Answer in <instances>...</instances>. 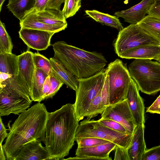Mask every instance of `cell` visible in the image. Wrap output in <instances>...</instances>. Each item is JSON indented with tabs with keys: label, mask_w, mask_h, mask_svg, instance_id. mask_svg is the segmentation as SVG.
Returning <instances> with one entry per match:
<instances>
[{
	"label": "cell",
	"mask_w": 160,
	"mask_h": 160,
	"mask_svg": "<svg viewBox=\"0 0 160 160\" xmlns=\"http://www.w3.org/2000/svg\"><path fill=\"white\" fill-rule=\"evenodd\" d=\"M5 0H0V11L1 10V9L2 5Z\"/></svg>",
	"instance_id": "44"
},
{
	"label": "cell",
	"mask_w": 160,
	"mask_h": 160,
	"mask_svg": "<svg viewBox=\"0 0 160 160\" xmlns=\"http://www.w3.org/2000/svg\"><path fill=\"white\" fill-rule=\"evenodd\" d=\"M0 160H6V157L5 154L4 152L3 149L2 144H0Z\"/></svg>",
	"instance_id": "43"
},
{
	"label": "cell",
	"mask_w": 160,
	"mask_h": 160,
	"mask_svg": "<svg viewBox=\"0 0 160 160\" xmlns=\"http://www.w3.org/2000/svg\"><path fill=\"white\" fill-rule=\"evenodd\" d=\"M128 69L142 92L151 95L160 91L159 62L149 59H135Z\"/></svg>",
	"instance_id": "4"
},
{
	"label": "cell",
	"mask_w": 160,
	"mask_h": 160,
	"mask_svg": "<svg viewBox=\"0 0 160 160\" xmlns=\"http://www.w3.org/2000/svg\"><path fill=\"white\" fill-rule=\"evenodd\" d=\"M49 59L52 71L64 84L76 92L78 89V84L77 78L55 57L51 58Z\"/></svg>",
	"instance_id": "19"
},
{
	"label": "cell",
	"mask_w": 160,
	"mask_h": 160,
	"mask_svg": "<svg viewBox=\"0 0 160 160\" xmlns=\"http://www.w3.org/2000/svg\"><path fill=\"white\" fill-rule=\"evenodd\" d=\"M98 120L102 124L112 129L122 133H129L123 125L115 121L102 118Z\"/></svg>",
	"instance_id": "33"
},
{
	"label": "cell",
	"mask_w": 160,
	"mask_h": 160,
	"mask_svg": "<svg viewBox=\"0 0 160 160\" xmlns=\"http://www.w3.org/2000/svg\"><path fill=\"white\" fill-rule=\"evenodd\" d=\"M65 0H48L46 8L60 10L62 4Z\"/></svg>",
	"instance_id": "41"
},
{
	"label": "cell",
	"mask_w": 160,
	"mask_h": 160,
	"mask_svg": "<svg viewBox=\"0 0 160 160\" xmlns=\"http://www.w3.org/2000/svg\"><path fill=\"white\" fill-rule=\"evenodd\" d=\"M19 38L29 48L37 50H46L51 45V39L54 32L21 28Z\"/></svg>",
	"instance_id": "11"
},
{
	"label": "cell",
	"mask_w": 160,
	"mask_h": 160,
	"mask_svg": "<svg viewBox=\"0 0 160 160\" xmlns=\"http://www.w3.org/2000/svg\"><path fill=\"white\" fill-rule=\"evenodd\" d=\"M19 24L21 28H25L38 30L58 32L64 30L67 25L56 26L49 25L39 21L37 18L35 13L32 12L21 21Z\"/></svg>",
	"instance_id": "20"
},
{
	"label": "cell",
	"mask_w": 160,
	"mask_h": 160,
	"mask_svg": "<svg viewBox=\"0 0 160 160\" xmlns=\"http://www.w3.org/2000/svg\"><path fill=\"white\" fill-rule=\"evenodd\" d=\"M79 122L74 104L67 103L49 112L44 143L52 160H62L68 155L74 144Z\"/></svg>",
	"instance_id": "2"
},
{
	"label": "cell",
	"mask_w": 160,
	"mask_h": 160,
	"mask_svg": "<svg viewBox=\"0 0 160 160\" xmlns=\"http://www.w3.org/2000/svg\"><path fill=\"white\" fill-rule=\"evenodd\" d=\"M85 12L87 15L96 21L102 24L114 28L119 31L124 28L119 21L118 17L116 16H112L95 10H86Z\"/></svg>",
	"instance_id": "23"
},
{
	"label": "cell",
	"mask_w": 160,
	"mask_h": 160,
	"mask_svg": "<svg viewBox=\"0 0 160 160\" xmlns=\"http://www.w3.org/2000/svg\"><path fill=\"white\" fill-rule=\"evenodd\" d=\"M48 76L39 68H36L30 95L32 101L40 102L42 101V89L44 82Z\"/></svg>",
	"instance_id": "25"
},
{
	"label": "cell",
	"mask_w": 160,
	"mask_h": 160,
	"mask_svg": "<svg viewBox=\"0 0 160 160\" xmlns=\"http://www.w3.org/2000/svg\"><path fill=\"white\" fill-rule=\"evenodd\" d=\"M144 123L136 126L130 146L128 149L130 160H142L146 148L144 138Z\"/></svg>",
	"instance_id": "17"
},
{
	"label": "cell",
	"mask_w": 160,
	"mask_h": 160,
	"mask_svg": "<svg viewBox=\"0 0 160 160\" xmlns=\"http://www.w3.org/2000/svg\"><path fill=\"white\" fill-rule=\"evenodd\" d=\"M101 118L115 121L123 125L128 133L133 134L136 126L126 99L106 107Z\"/></svg>",
	"instance_id": "10"
},
{
	"label": "cell",
	"mask_w": 160,
	"mask_h": 160,
	"mask_svg": "<svg viewBox=\"0 0 160 160\" xmlns=\"http://www.w3.org/2000/svg\"><path fill=\"white\" fill-rule=\"evenodd\" d=\"M49 112L38 102L19 114L2 145L7 160H15L21 147L33 140L44 143Z\"/></svg>",
	"instance_id": "1"
},
{
	"label": "cell",
	"mask_w": 160,
	"mask_h": 160,
	"mask_svg": "<svg viewBox=\"0 0 160 160\" xmlns=\"http://www.w3.org/2000/svg\"><path fill=\"white\" fill-rule=\"evenodd\" d=\"M133 134L124 133L112 129L102 124L98 120L85 119L79 124L75 134L76 138L94 137L114 143L128 149Z\"/></svg>",
	"instance_id": "6"
},
{
	"label": "cell",
	"mask_w": 160,
	"mask_h": 160,
	"mask_svg": "<svg viewBox=\"0 0 160 160\" xmlns=\"http://www.w3.org/2000/svg\"><path fill=\"white\" fill-rule=\"evenodd\" d=\"M116 145L109 142L100 145L87 148H77L76 155L78 157H89L95 160H112L109 155Z\"/></svg>",
	"instance_id": "16"
},
{
	"label": "cell",
	"mask_w": 160,
	"mask_h": 160,
	"mask_svg": "<svg viewBox=\"0 0 160 160\" xmlns=\"http://www.w3.org/2000/svg\"><path fill=\"white\" fill-rule=\"evenodd\" d=\"M142 160H160V145L146 149Z\"/></svg>",
	"instance_id": "34"
},
{
	"label": "cell",
	"mask_w": 160,
	"mask_h": 160,
	"mask_svg": "<svg viewBox=\"0 0 160 160\" xmlns=\"http://www.w3.org/2000/svg\"><path fill=\"white\" fill-rule=\"evenodd\" d=\"M36 0H8L7 8L21 21L30 13L34 7Z\"/></svg>",
	"instance_id": "21"
},
{
	"label": "cell",
	"mask_w": 160,
	"mask_h": 160,
	"mask_svg": "<svg viewBox=\"0 0 160 160\" xmlns=\"http://www.w3.org/2000/svg\"><path fill=\"white\" fill-rule=\"evenodd\" d=\"M155 60L160 63V56L156 58Z\"/></svg>",
	"instance_id": "45"
},
{
	"label": "cell",
	"mask_w": 160,
	"mask_h": 160,
	"mask_svg": "<svg viewBox=\"0 0 160 160\" xmlns=\"http://www.w3.org/2000/svg\"><path fill=\"white\" fill-rule=\"evenodd\" d=\"M49 76L50 77L51 88L47 99L52 98L64 84L63 82L52 71Z\"/></svg>",
	"instance_id": "32"
},
{
	"label": "cell",
	"mask_w": 160,
	"mask_h": 160,
	"mask_svg": "<svg viewBox=\"0 0 160 160\" xmlns=\"http://www.w3.org/2000/svg\"><path fill=\"white\" fill-rule=\"evenodd\" d=\"M155 0L160 2V0Z\"/></svg>",
	"instance_id": "46"
},
{
	"label": "cell",
	"mask_w": 160,
	"mask_h": 160,
	"mask_svg": "<svg viewBox=\"0 0 160 160\" xmlns=\"http://www.w3.org/2000/svg\"><path fill=\"white\" fill-rule=\"evenodd\" d=\"M0 144H2L4 139L8 137V133L7 132V129L2 122L1 116L0 117Z\"/></svg>",
	"instance_id": "42"
},
{
	"label": "cell",
	"mask_w": 160,
	"mask_h": 160,
	"mask_svg": "<svg viewBox=\"0 0 160 160\" xmlns=\"http://www.w3.org/2000/svg\"><path fill=\"white\" fill-rule=\"evenodd\" d=\"M146 112L160 114V95L150 106L147 108Z\"/></svg>",
	"instance_id": "38"
},
{
	"label": "cell",
	"mask_w": 160,
	"mask_h": 160,
	"mask_svg": "<svg viewBox=\"0 0 160 160\" xmlns=\"http://www.w3.org/2000/svg\"><path fill=\"white\" fill-rule=\"evenodd\" d=\"M106 74V68H104L89 77L77 79L78 87L76 91L74 106L76 115L79 121L85 117L91 102L102 91Z\"/></svg>",
	"instance_id": "5"
},
{
	"label": "cell",
	"mask_w": 160,
	"mask_h": 160,
	"mask_svg": "<svg viewBox=\"0 0 160 160\" xmlns=\"http://www.w3.org/2000/svg\"><path fill=\"white\" fill-rule=\"evenodd\" d=\"M106 72L108 77L109 103L112 105L125 99L132 78L126 65L118 59L108 64Z\"/></svg>",
	"instance_id": "7"
},
{
	"label": "cell",
	"mask_w": 160,
	"mask_h": 160,
	"mask_svg": "<svg viewBox=\"0 0 160 160\" xmlns=\"http://www.w3.org/2000/svg\"><path fill=\"white\" fill-rule=\"evenodd\" d=\"M32 101L29 93L23 89L0 86V116L19 115L29 108Z\"/></svg>",
	"instance_id": "9"
},
{
	"label": "cell",
	"mask_w": 160,
	"mask_h": 160,
	"mask_svg": "<svg viewBox=\"0 0 160 160\" xmlns=\"http://www.w3.org/2000/svg\"><path fill=\"white\" fill-rule=\"evenodd\" d=\"M128 149L116 145L115 149L114 160H130Z\"/></svg>",
	"instance_id": "36"
},
{
	"label": "cell",
	"mask_w": 160,
	"mask_h": 160,
	"mask_svg": "<svg viewBox=\"0 0 160 160\" xmlns=\"http://www.w3.org/2000/svg\"><path fill=\"white\" fill-rule=\"evenodd\" d=\"M137 24L160 42V18L148 15Z\"/></svg>",
	"instance_id": "26"
},
{
	"label": "cell",
	"mask_w": 160,
	"mask_h": 160,
	"mask_svg": "<svg viewBox=\"0 0 160 160\" xmlns=\"http://www.w3.org/2000/svg\"><path fill=\"white\" fill-rule=\"evenodd\" d=\"M148 15L160 18V2L155 1L148 10Z\"/></svg>",
	"instance_id": "37"
},
{
	"label": "cell",
	"mask_w": 160,
	"mask_h": 160,
	"mask_svg": "<svg viewBox=\"0 0 160 160\" xmlns=\"http://www.w3.org/2000/svg\"><path fill=\"white\" fill-rule=\"evenodd\" d=\"M160 56V45H146L129 50L119 57L127 59H155Z\"/></svg>",
	"instance_id": "18"
},
{
	"label": "cell",
	"mask_w": 160,
	"mask_h": 160,
	"mask_svg": "<svg viewBox=\"0 0 160 160\" xmlns=\"http://www.w3.org/2000/svg\"><path fill=\"white\" fill-rule=\"evenodd\" d=\"M151 45H160V42L136 23L130 24L119 31L114 47L115 53L119 57L129 50Z\"/></svg>",
	"instance_id": "8"
},
{
	"label": "cell",
	"mask_w": 160,
	"mask_h": 160,
	"mask_svg": "<svg viewBox=\"0 0 160 160\" xmlns=\"http://www.w3.org/2000/svg\"><path fill=\"white\" fill-rule=\"evenodd\" d=\"M13 45L5 24L0 21V54L12 53Z\"/></svg>",
	"instance_id": "28"
},
{
	"label": "cell",
	"mask_w": 160,
	"mask_h": 160,
	"mask_svg": "<svg viewBox=\"0 0 160 160\" xmlns=\"http://www.w3.org/2000/svg\"><path fill=\"white\" fill-rule=\"evenodd\" d=\"M126 0L128 1V0Z\"/></svg>",
	"instance_id": "47"
},
{
	"label": "cell",
	"mask_w": 160,
	"mask_h": 160,
	"mask_svg": "<svg viewBox=\"0 0 160 160\" xmlns=\"http://www.w3.org/2000/svg\"><path fill=\"white\" fill-rule=\"evenodd\" d=\"M18 71V56L12 53L0 54V72L15 76Z\"/></svg>",
	"instance_id": "24"
},
{
	"label": "cell",
	"mask_w": 160,
	"mask_h": 160,
	"mask_svg": "<svg viewBox=\"0 0 160 160\" xmlns=\"http://www.w3.org/2000/svg\"><path fill=\"white\" fill-rule=\"evenodd\" d=\"M139 90L132 78L126 98L133 116L136 126L145 122V106Z\"/></svg>",
	"instance_id": "13"
},
{
	"label": "cell",
	"mask_w": 160,
	"mask_h": 160,
	"mask_svg": "<svg viewBox=\"0 0 160 160\" xmlns=\"http://www.w3.org/2000/svg\"><path fill=\"white\" fill-rule=\"evenodd\" d=\"M155 0H142L138 3L125 10L115 12L114 15L124 19L130 24L137 23L144 18Z\"/></svg>",
	"instance_id": "15"
},
{
	"label": "cell",
	"mask_w": 160,
	"mask_h": 160,
	"mask_svg": "<svg viewBox=\"0 0 160 160\" xmlns=\"http://www.w3.org/2000/svg\"><path fill=\"white\" fill-rule=\"evenodd\" d=\"M81 0H65L62 12L66 19L73 16L81 7Z\"/></svg>",
	"instance_id": "30"
},
{
	"label": "cell",
	"mask_w": 160,
	"mask_h": 160,
	"mask_svg": "<svg viewBox=\"0 0 160 160\" xmlns=\"http://www.w3.org/2000/svg\"><path fill=\"white\" fill-rule=\"evenodd\" d=\"M32 57L35 68L41 69L48 75H50L52 72L50 59L38 52L33 53Z\"/></svg>",
	"instance_id": "29"
},
{
	"label": "cell",
	"mask_w": 160,
	"mask_h": 160,
	"mask_svg": "<svg viewBox=\"0 0 160 160\" xmlns=\"http://www.w3.org/2000/svg\"><path fill=\"white\" fill-rule=\"evenodd\" d=\"M101 92L91 102L85 115L87 120H90L98 114H102L106 108L102 101Z\"/></svg>",
	"instance_id": "27"
},
{
	"label": "cell",
	"mask_w": 160,
	"mask_h": 160,
	"mask_svg": "<svg viewBox=\"0 0 160 160\" xmlns=\"http://www.w3.org/2000/svg\"><path fill=\"white\" fill-rule=\"evenodd\" d=\"M52 160L41 142L36 140L29 141L21 148L15 160Z\"/></svg>",
	"instance_id": "14"
},
{
	"label": "cell",
	"mask_w": 160,
	"mask_h": 160,
	"mask_svg": "<svg viewBox=\"0 0 160 160\" xmlns=\"http://www.w3.org/2000/svg\"><path fill=\"white\" fill-rule=\"evenodd\" d=\"M35 13L37 18L45 23L52 25H68L66 19L60 10L46 8Z\"/></svg>",
	"instance_id": "22"
},
{
	"label": "cell",
	"mask_w": 160,
	"mask_h": 160,
	"mask_svg": "<svg viewBox=\"0 0 160 160\" xmlns=\"http://www.w3.org/2000/svg\"><path fill=\"white\" fill-rule=\"evenodd\" d=\"M48 0H36L35 4L31 12L37 13L46 9Z\"/></svg>",
	"instance_id": "39"
},
{
	"label": "cell",
	"mask_w": 160,
	"mask_h": 160,
	"mask_svg": "<svg viewBox=\"0 0 160 160\" xmlns=\"http://www.w3.org/2000/svg\"><path fill=\"white\" fill-rule=\"evenodd\" d=\"M33 52L27 51L18 55L19 71L17 77L21 84L31 93L36 68L32 57Z\"/></svg>",
	"instance_id": "12"
},
{
	"label": "cell",
	"mask_w": 160,
	"mask_h": 160,
	"mask_svg": "<svg viewBox=\"0 0 160 160\" xmlns=\"http://www.w3.org/2000/svg\"><path fill=\"white\" fill-rule=\"evenodd\" d=\"M75 141L78 144V148L92 147L110 142L108 140L94 137L76 138Z\"/></svg>",
	"instance_id": "31"
},
{
	"label": "cell",
	"mask_w": 160,
	"mask_h": 160,
	"mask_svg": "<svg viewBox=\"0 0 160 160\" xmlns=\"http://www.w3.org/2000/svg\"><path fill=\"white\" fill-rule=\"evenodd\" d=\"M52 46L54 56L77 79L89 77L100 72L107 63L101 53L87 51L64 41L55 42Z\"/></svg>",
	"instance_id": "3"
},
{
	"label": "cell",
	"mask_w": 160,
	"mask_h": 160,
	"mask_svg": "<svg viewBox=\"0 0 160 160\" xmlns=\"http://www.w3.org/2000/svg\"><path fill=\"white\" fill-rule=\"evenodd\" d=\"M101 98L104 106L107 107L110 105L109 80L108 76L107 74L102 90Z\"/></svg>",
	"instance_id": "35"
},
{
	"label": "cell",
	"mask_w": 160,
	"mask_h": 160,
	"mask_svg": "<svg viewBox=\"0 0 160 160\" xmlns=\"http://www.w3.org/2000/svg\"><path fill=\"white\" fill-rule=\"evenodd\" d=\"M50 88L51 82L50 77L48 75L46 79L43 87L42 91V101L47 99V97L50 90Z\"/></svg>",
	"instance_id": "40"
}]
</instances>
